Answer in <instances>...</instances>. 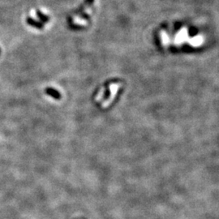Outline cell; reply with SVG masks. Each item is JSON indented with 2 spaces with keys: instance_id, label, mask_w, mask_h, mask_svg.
<instances>
[{
  "instance_id": "cell-2",
  "label": "cell",
  "mask_w": 219,
  "mask_h": 219,
  "mask_svg": "<svg viewBox=\"0 0 219 219\" xmlns=\"http://www.w3.org/2000/svg\"><path fill=\"white\" fill-rule=\"evenodd\" d=\"M46 93L48 94V95L54 98V99H60L61 98L60 94H59L56 89H53V88H46Z\"/></svg>"
},
{
  "instance_id": "cell-3",
  "label": "cell",
  "mask_w": 219,
  "mask_h": 219,
  "mask_svg": "<svg viewBox=\"0 0 219 219\" xmlns=\"http://www.w3.org/2000/svg\"><path fill=\"white\" fill-rule=\"evenodd\" d=\"M36 14H37V16H38V17L39 18L41 21H42V23H47V22H49L50 21V18H49L47 16H46L45 14H43V13L41 11L38 10L37 11H36Z\"/></svg>"
},
{
  "instance_id": "cell-1",
  "label": "cell",
  "mask_w": 219,
  "mask_h": 219,
  "mask_svg": "<svg viewBox=\"0 0 219 219\" xmlns=\"http://www.w3.org/2000/svg\"><path fill=\"white\" fill-rule=\"evenodd\" d=\"M26 21H27V23L29 24V25H31V26L36 28V29H42L44 28L43 23L38 22V21H37L36 20H34V19H33V18H31V17H27Z\"/></svg>"
}]
</instances>
